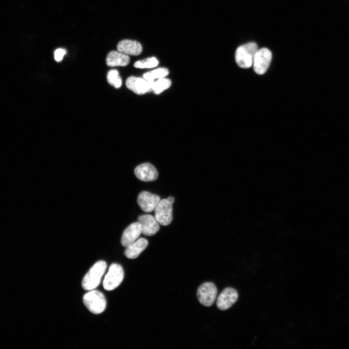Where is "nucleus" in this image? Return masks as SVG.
Segmentation results:
<instances>
[{
  "mask_svg": "<svg viewBox=\"0 0 349 349\" xmlns=\"http://www.w3.org/2000/svg\"><path fill=\"white\" fill-rule=\"evenodd\" d=\"M106 268L107 264L104 261L96 262L83 277L82 281L83 288L90 291L97 287Z\"/></svg>",
  "mask_w": 349,
  "mask_h": 349,
  "instance_id": "f257e3e1",
  "label": "nucleus"
},
{
  "mask_svg": "<svg viewBox=\"0 0 349 349\" xmlns=\"http://www.w3.org/2000/svg\"><path fill=\"white\" fill-rule=\"evenodd\" d=\"M258 50L256 43L250 42L239 46L235 53V60L241 68H248L253 64L255 54Z\"/></svg>",
  "mask_w": 349,
  "mask_h": 349,
  "instance_id": "f03ea898",
  "label": "nucleus"
},
{
  "mask_svg": "<svg viewBox=\"0 0 349 349\" xmlns=\"http://www.w3.org/2000/svg\"><path fill=\"white\" fill-rule=\"evenodd\" d=\"M83 301L87 309L95 314L102 313L106 307V299L103 294L98 290H90L84 295Z\"/></svg>",
  "mask_w": 349,
  "mask_h": 349,
  "instance_id": "7ed1b4c3",
  "label": "nucleus"
},
{
  "mask_svg": "<svg viewBox=\"0 0 349 349\" xmlns=\"http://www.w3.org/2000/svg\"><path fill=\"white\" fill-rule=\"evenodd\" d=\"M124 272L122 267L118 264H112L103 282L104 288L108 291L117 288L123 281Z\"/></svg>",
  "mask_w": 349,
  "mask_h": 349,
  "instance_id": "20e7f679",
  "label": "nucleus"
},
{
  "mask_svg": "<svg viewBox=\"0 0 349 349\" xmlns=\"http://www.w3.org/2000/svg\"><path fill=\"white\" fill-rule=\"evenodd\" d=\"M217 289L215 285L211 282H206L198 288L197 296L200 303L204 306L209 307L214 302L217 296Z\"/></svg>",
  "mask_w": 349,
  "mask_h": 349,
  "instance_id": "39448f33",
  "label": "nucleus"
},
{
  "mask_svg": "<svg viewBox=\"0 0 349 349\" xmlns=\"http://www.w3.org/2000/svg\"><path fill=\"white\" fill-rule=\"evenodd\" d=\"M172 204L163 199L160 200L155 209V218L159 224L166 226L172 221Z\"/></svg>",
  "mask_w": 349,
  "mask_h": 349,
  "instance_id": "423d86ee",
  "label": "nucleus"
},
{
  "mask_svg": "<svg viewBox=\"0 0 349 349\" xmlns=\"http://www.w3.org/2000/svg\"><path fill=\"white\" fill-rule=\"evenodd\" d=\"M271 58V52L269 49L262 48L257 50L253 64L254 72L259 75L264 74L269 67Z\"/></svg>",
  "mask_w": 349,
  "mask_h": 349,
  "instance_id": "0eeeda50",
  "label": "nucleus"
},
{
  "mask_svg": "<svg viewBox=\"0 0 349 349\" xmlns=\"http://www.w3.org/2000/svg\"><path fill=\"white\" fill-rule=\"evenodd\" d=\"M153 82L148 81L143 78L130 76L126 81L127 88L138 95H143L151 91Z\"/></svg>",
  "mask_w": 349,
  "mask_h": 349,
  "instance_id": "6e6552de",
  "label": "nucleus"
},
{
  "mask_svg": "<svg viewBox=\"0 0 349 349\" xmlns=\"http://www.w3.org/2000/svg\"><path fill=\"white\" fill-rule=\"evenodd\" d=\"M238 293L232 287L225 288L217 298L216 305L221 310H225L230 308L238 300Z\"/></svg>",
  "mask_w": 349,
  "mask_h": 349,
  "instance_id": "1a4fd4ad",
  "label": "nucleus"
},
{
  "mask_svg": "<svg viewBox=\"0 0 349 349\" xmlns=\"http://www.w3.org/2000/svg\"><path fill=\"white\" fill-rule=\"evenodd\" d=\"M160 200L158 195L143 191L139 194L137 202L143 211L150 212L155 210Z\"/></svg>",
  "mask_w": 349,
  "mask_h": 349,
  "instance_id": "9d476101",
  "label": "nucleus"
},
{
  "mask_svg": "<svg viewBox=\"0 0 349 349\" xmlns=\"http://www.w3.org/2000/svg\"><path fill=\"white\" fill-rule=\"evenodd\" d=\"M138 222L141 225L142 233L145 236H153L160 228L159 223L156 218L149 214L139 216Z\"/></svg>",
  "mask_w": 349,
  "mask_h": 349,
  "instance_id": "9b49d317",
  "label": "nucleus"
},
{
  "mask_svg": "<svg viewBox=\"0 0 349 349\" xmlns=\"http://www.w3.org/2000/svg\"><path fill=\"white\" fill-rule=\"evenodd\" d=\"M135 176L144 182L153 181L157 179L158 173L155 167L150 163L139 165L134 169Z\"/></svg>",
  "mask_w": 349,
  "mask_h": 349,
  "instance_id": "f8f14e48",
  "label": "nucleus"
},
{
  "mask_svg": "<svg viewBox=\"0 0 349 349\" xmlns=\"http://www.w3.org/2000/svg\"><path fill=\"white\" fill-rule=\"evenodd\" d=\"M141 233V225L138 222L130 224L125 229L122 234L121 238L122 245L126 247L137 240Z\"/></svg>",
  "mask_w": 349,
  "mask_h": 349,
  "instance_id": "ddd939ff",
  "label": "nucleus"
},
{
  "mask_svg": "<svg viewBox=\"0 0 349 349\" xmlns=\"http://www.w3.org/2000/svg\"><path fill=\"white\" fill-rule=\"evenodd\" d=\"M117 49L119 51L127 55H138L142 51V46L136 41L124 39L118 43Z\"/></svg>",
  "mask_w": 349,
  "mask_h": 349,
  "instance_id": "4468645a",
  "label": "nucleus"
},
{
  "mask_svg": "<svg viewBox=\"0 0 349 349\" xmlns=\"http://www.w3.org/2000/svg\"><path fill=\"white\" fill-rule=\"evenodd\" d=\"M148 244L146 239L143 238H139L126 247L125 255L129 259H135L145 249Z\"/></svg>",
  "mask_w": 349,
  "mask_h": 349,
  "instance_id": "2eb2a0df",
  "label": "nucleus"
},
{
  "mask_svg": "<svg viewBox=\"0 0 349 349\" xmlns=\"http://www.w3.org/2000/svg\"><path fill=\"white\" fill-rule=\"evenodd\" d=\"M106 61L109 66H124L129 63L130 59L128 55L118 50H112L108 54Z\"/></svg>",
  "mask_w": 349,
  "mask_h": 349,
  "instance_id": "dca6fc26",
  "label": "nucleus"
},
{
  "mask_svg": "<svg viewBox=\"0 0 349 349\" xmlns=\"http://www.w3.org/2000/svg\"><path fill=\"white\" fill-rule=\"evenodd\" d=\"M168 74L169 71L167 68L160 67L145 73L143 78L148 81L153 82L158 79L165 78Z\"/></svg>",
  "mask_w": 349,
  "mask_h": 349,
  "instance_id": "f3484780",
  "label": "nucleus"
},
{
  "mask_svg": "<svg viewBox=\"0 0 349 349\" xmlns=\"http://www.w3.org/2000/svg\"><path fill=\"white\" fill-rule=\"evenodd\" d=\"M171 85V81L169 79L165 78L159 79L153 82L151 91L155 94H159L169 88Z\"/></svg>",
  "mask_w": 349,
  "mask_h": 349,
  "instance_id": "a211bd4d",
  "label": "nucleus"
},
{
  "mask_svg": "<svg viewBox=\"0 0 349 349\" xmlns=\"http://www.w3.org/2000/svg\"><path fill=\"white\" fill-rule=\"evenodd\" d=\"M107 79L108 83L115 88H119L122 85V80L119 72L117 70H110L108 72Z\"/></svg>",
  "mask_w": 349,
  "mask_h": 349,
  "instance_id": "6ab92c4d",
  "label": "nucleus"
},
{
  "mask_svg": "<svg viewBox=\"0 0 349 349\" xmlns=\"http://www.w3.org/2000/svg\"><path fill=\"white\" fill-rule=\"evenodd\" d=\"M159 63L156 58L152 57L136 62L134 66L137 68H151L156 67Z\"/></svg>",
  "mask_w": 349,
  "mask_h": 349,
  "instance_id": "aec40b11",
  "label": "nucleus"
},
{
  "mask_svg": "<svg viewBox=\"0 0 349 349\" xmlns=\"http://www.w3.org/2000/svg\"><path fill=\"white\" fill-rule=\"evenodd\" d=\"M66 53V50L62 48H59L56 49L54 53V59L56 62H61Z\"/></svg>",
  "mask_w": 349,
  "mask_h": 349,
  "instance_id": "412c9836",
  "label": "nucleus"
},
{
  "mask_svg": "<svg viewBox=\"0 0 349 349\" xmlns=\"http://www.w3.org/2000/svg\"><path fill=\"white\" fill-rule=\"evenodd\" d=\"M167 200L168 201L169 203L173 204L174 202V199L173 197L172 196H169L167 198Z\"/></svg>",
  "mask_w": 349,
  "mask_h": 349,
  "instance_id": "4be33fe9",
  "label": "nucleus"
}]
</instances>
